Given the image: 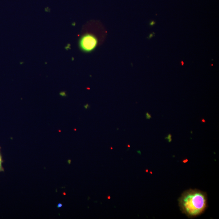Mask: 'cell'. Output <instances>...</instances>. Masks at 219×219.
Returning <instances> with one entry per match:
<instances>
[{
  "label": "cell",
  "mask_w": 219,
  "mask_h": 219,
  "mask_svg": "<svg viewBox=\"0 0 219 219\" xmlns=\"http://www.w3.org/2000/svg\"><path fill=\"white\" fill-rule=\"evenodd\" d=\"M179 205L183 214L188 218H195L202 214L207 208V194L198 189L187 190L179 199Z\"/></svg>",
  "instance_id": "cell-1"
},
{
  "label": "cell",
  "mask_w": 219,
  "mask_h": 219,
  "mask_svg": "<svg viewBox=\"0 0 219 219\" xmlns=\"http://www.w3.org/2000/svg\"><path fill=\"white\" fill-rule=\"evenodd\" d=\"M80 47L83 50L90 52L96 46L97 39L91 35H85L80 41Z\"/></svg>",
  "instance_id": "cell-2"
},
{
  "label": "cell",
  "mask_w": 219,
  "mask_h": 219,
  "mask_svg": "<svg viewBox=\"0 0 219 219\" xmlns=\"http://www.w3.org/2000/svg\"><path fill=\"white\" fill-rule=\"evenodd\" d=\"M3 171V168L2 166V159L1 156L0 154V172Z\"/></svg>",
  "instance_id": "cell-3"
},
{
  "label": "cell",
  "mask_w": 219,
  "mask_h": 219,
  "mask_svg": "<svg viewBox=\"0 0 219 219\" xmlns=\"http://www.w3.org/2000/svg\"><path fill=\"white\" fill-rule=\"evenodd\" d=\"M146 118L147 119H149L151 118V116L150 114H149L148 113H147L146 114Z\"/></svg>",
  "instance_id": "cell-4"
},
{
  "label": "cell",
  "mask_w": 219,
  "mask_h": 219,
  "mask_svg": "<svg viewBox=\"0 0 219 219\" xmlns=\"http://www.w3.org/2000/svg\"><path fill=\"white\" fill-rule=\"evenodd\" d=\"M89 107L90 106H89V105L88 104H86L84 106V107H85V108L86 109H87L89 108Z\"/></svg>",
  "instance_id": "cell-5"
},
{
  "label": "cell",
  "mask_w": 219,
  "mask_h": 219,
  "mask_svg": "<svg viewBox=\"0 0 219 219\" xmlns=\"http://www.w3.org/2000/svg\"><path fill=\"white\" fill-rule=\"evenodd\" d=\"M202 121V122H205V120L204 119H203Z\"/></svg>",
  "instance_id": "cell-6"
},
{
  "label": "cell",
  "mask_w": 219,
  "mask_h": 219,
  "mask_svg": "<svg viewBox=\"0 0 219 219\" xmlns=\"http://www.w3.org/2000/svg\"><path fill=\"white\" fill-rule=\"evenodd\" d=\"M182 65H184V62H183V61H182V62H181V64H182Z\"/></svg>",
  "instance_id": "cell-7"
}]
</instances>
